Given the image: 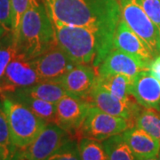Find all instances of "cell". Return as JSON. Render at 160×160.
Instances as JSON below:
<instances>
[{
    "label": "cell",
    "mask_w": 160,
    "mask_h": 160,
    "mask_svg": "<svg viewBox=\"0 0 160 160\" xmlns=\"http://www.w3.org/2000/svg\"><path fill=\"white\" fill-rule=\"evenodd\" d=\"M51 21L84 27L95 32L99 52L94 62L98 67L113 49V36L121 18L118 0H43Z\"/></svg>",
    "instance_id": "1"
},
{
    "label": "cell",
    "mask_w": 160,
    "mask_h": 160,
    "mask_svg": "<svg viewBox=\"0 0 160 160\" xmlns=\"http://www.w3.org/2000/svg\"><path fill=\"white\" fill-rule=\"evenodd\" d=\"M56 43L53 25L43 0H29L15 43L17 52L31 61Z\"/></svg>",
    "instance_id": "2"
},
{
    "label": "cell",
    "mask_w": 160,
    "mask_h": 160,
    "mask_svg": "<svg viewBox=\"0 0 160 160\" xmlns=\"http://www.w3.org/2000/svg\"><path fill=\"white\" fill-rule=\"evenodd\" d=\"M58 46L77 64L94 62L99 52V38L91 29L52 21Z\"/></svg>",
    "instance_id": "3"
},
{
    "label": "cell",
    "mask_w": 160,
    "mask_h": 160,
    "mask_svg": "<svg viewBox=\"0 0 160 160\" xmlns=\"http://www.w3.org/2000/svg\"><path fill=\"white\" fill-rule=\"evenodd\" d=\"M6 114L12 142L17 149L29 146L47 126L22 102L11 96L0 98Z\"/></svg>",
    "instance_id": "4"
},
{
    "label": "cell",
    "mask_w": 160,
    "mask_h": 160,
    "mask_svg": "<svg viewBox=\"0 0 160 160\" xmlns=\"http://www.w3.org/2000/svg\"><path fill=\"white\" fill-rule=\"evenodd\" d=\"M121 17L142 40L156 58L160 54V29L143 10L139 0H118Z\"/></svg>",
    "instance_id": "5"
},
{
    "label": "cell",
    "mask_w": 160,
    "mask_h": 160,
    "mask_svg": "<svg viewBox=\"0 0 160 160\" xmlns=\"http://www.w3.org/2000/svg\"><path fill=\"white\" fill-rule=\"evenodd\" d=\"M132 126L128 120L108 114L92 105L80 127L78 138H89L103 142L112 136L123 133Z\"/></svg>",
    "instance_id": "6"
},
{
    "label": "cell",
    "mask_w": 160,
    "mask_h": 160,
    "mask_svg": "<svg viewBox=\"0 0 160 160\" xmlns=\"http://www.w3.org/2000/svg\"><path fill=\"white\" fill-rule=\"evenodd\" d=\"M40 81L31 61L16 52L8 64L0 83V98L34 86Z\"/></svg>",
    "instance_id": "7"
},
{
    "label": "cell",
    "mask_w": 160,
    "mask_h": 160,
    "mask_svg": "<svg viewBox=\"0 0 160 160\" xmlns=\"http://www.w3.org/2000/svg\"><path fill=\"white\" fill-rule=\"evenodd\" d=\"M87 101L108 114L128 120L133 126L135 118L142 108L135 101L125 102L114 96L100 83L97 77Z\"/></svg>",
    "instance_id": "8"
},
{
    "label": "cell",
    "mask_w": 160,
    "mask_h": 160,
    "mask_svg": "<svg viewBox=\"0 0 160 160\" xmlns=\"http://www.w3.org/2000/svg\"><path fill=\"white\" fill-rule=\"evenodd\" d=\"M31 62L41 81L52 82H60L63 76L77 65L57 43L31 60Z\"/></svg>",
    "instance_id": "9"
},
{
    "label": "cell",
    "mask_w": 160,
    "mask_h": 160,
    "mask_svg": "<svg viewBox=\"0 0 160 160\" xmlns=\"http://www.w3.org/2000/svg\"><path fill=\"white\" fill-rule=\"evenodd\" d=\"M92 104L87 100L66 95L56 103L55 125L66 131L71 138L78 133Z\"/></svg>",
    "instance_id": "10"
},
{
    "label": "cell",
    "mask_w": 160,
    "mask_h": 160,
    "mask_svg": "<svg viewBox=\"0 0 160 160\" xmlns=\"http://www.w3.org/2000/svg\"><path fill=\"white\" fill-rule=\"evenodd\" d=\"M70 138L67 132L55 124H47L29 146L22 149L29 160H47Z\"/></svg>",
    "instance_id": "11"
},
{
    "label": "cell",
    "mask_w": 160,
    "mask_h": 160,
    "mask_svg": "<svg viewBox=\"0 0 160 160\" xmlns=\"http://www.w3.org/2000/svg\"><path fill=\"white\" fill-rule=\"evenodd\" d=\"M149 67L148 63L113 48L95 68V71L99 77L123 74L134 78L141 71L149 69Z\"/></svg>",
    "instance_id": "12"
},
{
    "label": "cell",
    "mask_w": 160,
    "mask_h": 160,
    "mask_svg": "<svg viewBox=\"0 0 160 160\" xmlns=\"http://www.w3.org/2000/svg\"><path fill=\"white\" fill-rule=\"evenodd\" d=\"M113 48L150 64L155 59L149 47L132 30L121 17L113 36Z\"/></svg>",
    "instance_id": "13"
},
{
    "label": "cell",
    "mask_w": 160,
    "mask_h": 160,
    "mask_svg": "<svg viewBox=\"0 0 160 160\" xmlns=\"http://www.w3.org/2000/svg\"><path fill=\"white\" fill-rule=\"evenodd\" d=\"M130 94L143 108L160 111V83L149 73V69L141 71L132 79Z\"/></svg>",
    "instance_id": "14"
},
{
    "label": "cell",
    "mask_w": 160,
    "mask_h": 160,
    "mask_svg": "<svg viewBox=\"0 0 160 160\" xmlns=\"http://www.w3.org/2000/svg\"><path fill=\"white\" fill-rule=\"evenodd\" d=\"M96 77V71L92 67L85 64H77L63 76L59 83L69 95L87 100Z\"/></svg>",
    "instance_id": "15"
},
{
    "label": "cell",
    "mask_w": 160,
    "mask_h": 160,
    "mask_svg": "<svg viewBox=\"0 0 160 160\" xmlns=\"http://www.w3.org/2000/svg\"><path fill=\"white\" fill-rule=\"evenodd\" d=\"M136 158H157L160 151V142L137 126H132L122 133Z\"/></svg>",
    "instance_id": "16"
},
{
    "label": "cell",
    "mask_w": 160,
    "mask_h": 160,
    "mask_svg": "<svg viewBox=\"0 0 160 160\" xmlns=\"http://www.w3.org/2000/svg\"><path fill=\"white\" fill-rule=\"evenodd\" d=\"M15 92H20L30 97L40 99L52 103H56L64 96L68 95L59 82L52 81H40L34 86L18 90Z\"/></svg>",
    "instance_id": "17"
},
{
    "label": "cell",
    "mask_w": 160,
    "mask_h": 160,
    "mask_svg": "<svg viewBox=\"0 0 160 160\" xmlns=\"http://www.w3.org/2000/svg\"><path fill=\"white\" fill-rule=\"evenodd\" d=\"M11 97L18 100L19 102L25 104L34 114L40 118L45 120L47 124H55L56 120V104L43 101L40 99L30 97L20 92H14Z\"/></svg>",
    "instance_id": "18"
},
{
    "label": "cell",
    "mask_w": 160,
    "mask_h": 160,
    "mask_svg": "<svg viewBox=\"0 0 160 160\" xmlns=\"http://www.w3.org/2000/svg\"><path fill=\"white\" fill-rule=\"evenodd\" d=\"M97 78L105 88L119 100L125 102L133 101V98L130 94V88L133 78L123 74L110 75L107 77L97 76Z\"/></svg>",
    "instance_id": "19"
},
{
    "label": "cell",
    "mask_w": 160,
    "mask_h": 160,
    "mask_svg": "<svg viewBox=\"0 0 160 160\" xmlns=\"http://www.w3.org/2000/svg\"><path fill=\"white\" fill-rule=\"evenodd\" d=\"M134 126L142 129L160 142V111L142 108L135 118Z\"/></svg>",
    "instance_id": "20"
},
{
    "label": "cell",
    "mask_w": 160,
    "mask_h": 160,
    "mask_svg": "<svg viewBox=\"0 0 160 160\" xmlns=\"http://www.w3.org/2000/svg\"><path fill=\"white\" fill-rule=\"evenodd\" d=\"M17 150L12 142L6 114L0 101V160H12Z\"/></svg>",
    "instance_id": "21"
},
{
    "label": "cell",
    "mask_w": 160,
    "mask_h": 160,
    "mask_svg": "<svg viewBox=\"0 0 160 160\" xmlns=\"http://www.w3.org/2000/svg\"><path fill=\"white\" fill-rule=\"evenodd\" d=\"M102 143L108 155V160H136L122 133L109 138Z\"/></svg>",
    "instance_id": "22"
},
{
    "label": "cell",
    "mask_w": 160,
    "mask_h": 160,
    "mask_svg": "<svg viewBox=\"0 0 160 160\" xmlns=\"http://www.w3.org/2000/svg\"><path fill=\"white\" fill-rule=\"evenodd\" d=\"M78 145L81 160H108L102 142L89 138H80Z\"/></svg>",
    "instance_id": "23"
},
{
    "label": "cell",
    "mask_w": 160,
    "mask_h": 160,
    "mask_svg": "<svg viewBox=\"0 0 160 160\" xmlns=\"http://www.w3.org/2000/svg\"><path fill=\"white\" fill-rule=\"evenodd\" d=\"M17 52L12 32L7 33L0 40V83L3 79L6 69L12 59Z\"/></svg>",
    "instance_id": "24"
},
{
    "label": "cell",
    "mask_w": 160,
    "mask_h": 160,
    "mask_svg": "<svg viewBox=\"0 0 160 160\" xmlns=\"http://www.w3.org/2000/svg\"><path fill=\"white\" fill-rule=\"evenodd\" d=\"M47 160H81L78 142L70 138Z\"/></svg>",
    "instance_id": "25"
},
{
    "label": "cell",
    "mask_w": 160,
    "mask_h": 160,
    "mask_svg": "<svg viewBox=\"0 0 160 160\" xmlns=\"http://www.w3.org/2000/svg\"><path fill=\"white\" fill-rule=\"evenodd\" d=\"M12 2V34L13 37V41L16 43L18 38L19 29L22 22V18L29 6V0H11ZM16 46V45H15Z\"/></svg>",
    "instance_id": "26"
},
{
    "label": "cell",
    "mask_w": 160,
    "mask_h": 160,
    "mask_svg": "<svg viewBox=\"0 0 160 160\" xmlns=\"http://www.w3.org/2000/svg\"><path fill=\"white\" fill-rule=\"evenodd\" d=\"M143 10L160 29V0H139Z\"/></svg>",
    "instance_id": "27"
},
{
    "label": "cell",
    "mask_w": 160,
    "mask_h": 160,
    "mask_svg": "<svg viewBox=\"0 0 160 160\" xmlns=\"http://www.w3.org/2000/svg\"><path fill=\"white\" fill-rule=\"evenodd\" d=\"M0 26L7 32H12V20L11 0H0Z\"/></svg>",
    "instance_id": "28"
},
{
    "label": "cell",
    "mask_w": 160,
    "mask_h": 160,
    "mask_svg": "<svg viewBox=\"0 0 160 160\" xmlns=\"http://www.w3.org/2000/svg\"><path fill=\"white\" fill-rule=\"evenodd\" d=\"M149 71L160 83V54L155 58L149 64Z\"/></svg>",
    "instance_id": "29"
},
{
    "label": "cell",
    "mask_w": 160,
    "mask_h": 160,
    "mask_svg": "<svg viewBox=\"0 0 160 160\" xmlns=\"http://www.w3.org/2000/svg\"><path fill=\"white\" fill-rule=\"evenodd\" d=\"M7 33H9V32H7L6 29H4V28H2V27L0 26V40L2 39V38H3V37H4V36H6Z\"/></svg>",
    "instance_id": "30"
},
{
    "label": "cell",
    "mask_w": 160,
    "mask_h": 160,
    "mask_svg": "<svg viewBox=\"0 0 160 160\" xmlns=\"http://www.w3.org/2000/svg\"><path fill=\"white\" fill-rule=\"evenodd\" d=\"M136 160H158L157 158H136Z\"/></svg>",
    "instance_id": "31"
},
{
    "label": "cell",
    "mask_w": 160,
    "mask_h": 160,
    "mask_svg": "<svg viewBox=\"0 0 160 160\" xmlns=\"http://www.w3.org/2000/svg\"><path fill=\"white\" fill-rule=\"evenodd\" d=\"M157 159L160 160V151H159V153L158 154V156H157Z\"/></svg>",
    "instance_id": "32"
}]
</instances>
